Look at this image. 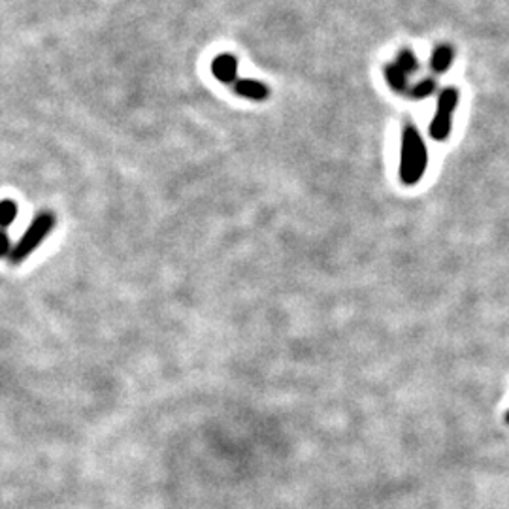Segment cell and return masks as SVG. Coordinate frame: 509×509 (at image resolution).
Returning <instances> with one entry per match:
<instances>
[{
  "instance_id": "cell-1",
  "label": "cell",
  "mask_w": 509,
  "mask_h": 509,
  "mask_svg": "<svg viewBox=\"0 0 509 509\" xmlns=\"http://www.w3.org/2000/svg\"><path fill=\"white\" fill-rule=\"evenodd\" d=\"M428 151L421 134L413 125H407L402 132L400 146V180L407 187L417 185L427 172Z\"/></svg>"
},
{
  "instance_id": "cell-2",
  "label": "cell",
  "mask_w": 509,
  "mask_h": 509,
  "mask_svg": "<svg viewBox=\"0 0 509 509\" xmlns=\"http://www.w3.org/2000/svg\"><path fill=\"white\" fill-rule=\"evenodd\" d=\"M55 223L57 217L51 214V212H40L33 219V223L28 225V229L25 230V234L19 238L16 246L11 247L10 255H8L10 264L17 266V264H21L23 261H27V258L38 249L40 243L51 234V230H53Z\"/></svg>"
},
{
  "instance_id": "cell-3",
  "label": "cell",
  "mask_w": 509,
  "mask_h": 509,
  "mask_svg": "<svg viewBox=\"0 0 509 509\" xmlns=\"http://www.w3.org/2000/svg\"><path fill=\"white\" fill-rule=\"evenodd\" d=\"M456 104H459V91L456 89H445L444 93L439 94L438 110H436V115L430 123V136L436 142H444L449 138Z\"/></svg>"
},
{
  "instance_id": "cell-4",
  "label": "cell",
  "mask_w": 509,
  "mask_h": 509,
  "mask_svg": "<svg viewBox=\"0 0 509 509\" xmlns=\"http://www.w3.org/2000/svg\"><path fill=\"white\" fill-rule=\"evenodd\" d=\"M236 59L232 55H219L214 60L212 65V72L214 76L219 80L221 83H234L236 82Z\"/></svg>"
},
{
  "instance_id": "cell-5",
  "label": "cell",
  "mask_w": 509,
  "mask_h": 509,
  "mask_svg": "<svg viewBox=\"0 0 509 509\" xmlns=\"http://www.w3.org/2000/svg\"><path fill=\"white\" fill-rule=\"evenodd\" d=\"M234 91L251 100H264L270 94V89L264 83L255 82V80H238V82H234Z\"/></svg>"
},
{
  "instance_id": "cell-6",
  "label": "cell",
  "mask_w": 509,
  "mask_h": 509,
  "mask_svg": "<svg viewBox=\"0 0 509 509\" xmlns=\"http://www.w3.org/2000/svg\"><path fill=\"white\" fill-rule=\"evenodd\" d=\"M453 50L451 48H447V45H439L438 50L434 51V55H432V60H430V65H432V70L436 72H445L447 68L451 66V62H453Z\"/></svg>"
},
{
  "instance_id": "cell-7",
  "label": "cell",
  "mask_w": 509,
  "mask_h": 509,
  "mask_svg": "<svg viewBox=\"0 0 509 509\" xmlns=\"http://www.w3.org/2000/svg\"><path fill=\"white\" fill-rule=\"evenodd\" d=\"M17 202L11 200V198H4L0 200V229H8L10 225H13V221L17 219Z\"/></svg>"
},
{
  "instance_id": "cell-8",
  "label": "cell",
  "mask_w": 509,
  "mask_h": 509,
  "mask_svg": "<svg viewBox=\"0 0 509 509\" xmlns=\"http://www.w3.org/2000/svg\"><path fill=\"white\" fill-rule=\"evenodd\" d=\"M385 77H387V82L389 85L395 91H404L405 89V83H407V74H405L398 65H389L385 68Z\"/></svg>"
},
{
  "instance_id": "cell-9",
  "label": "cell",
  "mask_w": 509,
  "mask_h": 509,
  "mask_svg": "<svg viewBox=\"0 0 509 509\" xmlns=\"http://www.w3.org/2000/svg\"><path fill=\"white\" fill-rule=\"evenodd\" d=\"M396 65H398L400 68H402V70H404L405 74L410 76V74H413V72H415L417 60L411 51H402V53L398 55V59H396Z\"/></svg>"
},
{
  "instance_id": "cell-10",
  "label": "cell",
  "mask_w": 509,
  "mask_h": 509,
  "mask_svg": "<svg viewBox=\"0 0 509 509\" xmlns=\"http://www.w3.org/2000/svg\"><path fill=\"white\" fill-rule=\"evenodd\" d=\"M434 89H436V82L428 77V80L419 83V85L411 91V94H413V99H425V97H428L430 93H434Z\"/></svg>"
},
{
  "instance_id": "cell-11",
  "label": "cell",
  "mask_w": 509,
  "mask_h": 509,
  "mask_svg": "<svg viewBox=\"0 0 509 509\" xmlns=\"http://www.w3.org/2000/svg\"><path fill=\"white\" fill-rule=\"evenodd\" d=\"M10 251H11L10 236H8V232H6L4 229H0V258L8 257Z\"/></svg>"
},
{
  "instance_id": "cell-12",
  "label": "cell",
  "mask_w": 509,
  "mask_h": 509,
  "mask_svg": "<svg viewBox=\"0 0 509 509\" xmlns=\"http://www.w3.org/2000/svg\"><path fill=\"white\" fill-rule=\"evenodd\" d=\"M505 421H508V422H509V413H508V415H505Z\"/></svg>"
}]
</instances>
